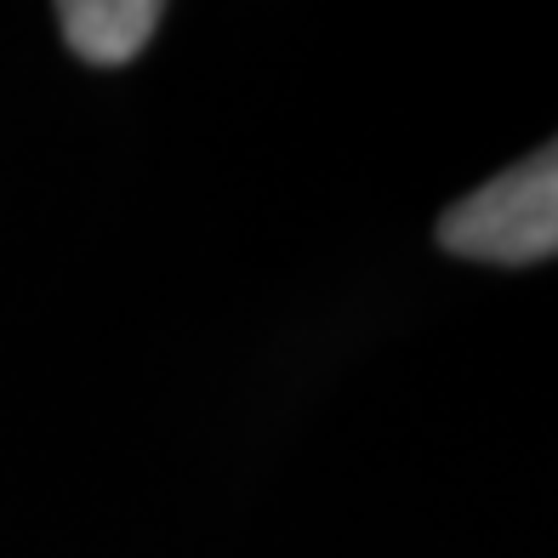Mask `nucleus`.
<instances>
[{"label":"nucleus","instance_id":"1","mask_svg":"<svg viewBox=\"0 0 558 558\" xmlns=\"http://www.w3.org/2000/svg\"><path fill=\"white\" fill-rule=\"evenodd\" d=\"M439 245L468 263L530 268L558 257V137L439 217Z\"/></svg>","mask_w":558,"mask_h":558},{"label":"nucleus","instance_id":"2","mask_svg":"<svg viewBox=\"0 0 558 558\" xmlns=\"http://www.w3.org/2000/svg\"><path fill=\"white\" fill-rule=\"evenodd\" d=\"M166 7L155 0H63L58 23H63V40L97 69H120L132 63L148 35L160 29Z\"/></svg>","mask_w":558,"mask_h":558}]
</instances>
